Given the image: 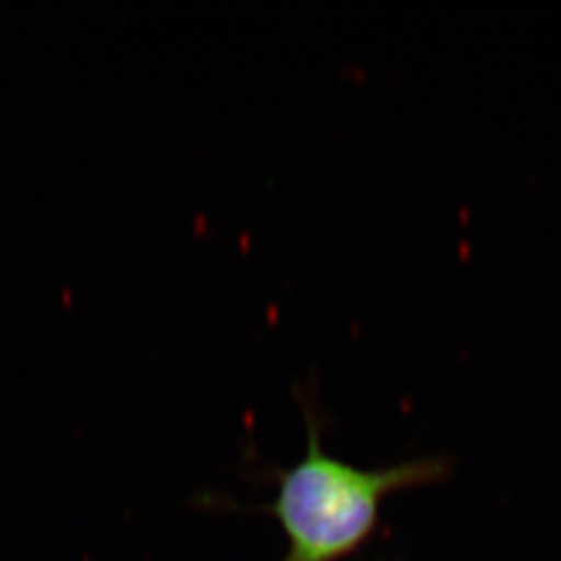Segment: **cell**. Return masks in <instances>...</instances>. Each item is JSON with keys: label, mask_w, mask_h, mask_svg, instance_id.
Instances as JSON below:
<instances>
[{"label": "cell", "mask_w": 561, "mask_h": 561, "mask_svg": "<svg viewBox=\"0 0 561 561\" xmlns=\"http://www.w3.org/2000/svg\"><path fill=\"white\" fill-rule=\"evenodd\" d=\"M308 442L300 461L279 472L271 505L287 537L283 561H340L366 541L387 495L439 481L447 460L428 456L389 468L364 470L322 447L317 403L301 396Z\"/></svg>", "instance_id": "cell-1"}]
</instances>
